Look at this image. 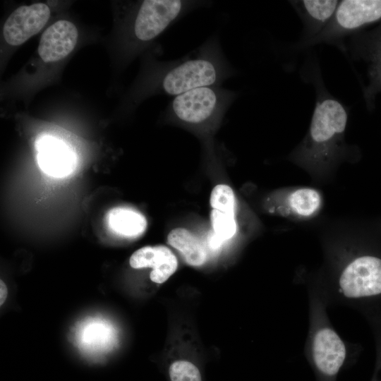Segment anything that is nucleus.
<instances>
[{"label":"nucleus","mask_w":381,"mask_h":381,"mask_svg":"<svg viewBox=\"0 0 381 381\" xmlns=\"http://www.w3.org/2000/svg\"><path fill=\"white\" fill-rule=\"evenodd\" d=\"M303 25V35L298 42H306L318 35L329 23L339 4L337 0L289 1Z\"/></svg>","instance_id":"nucleus-11"},{"label":"nucleus","mask_w":381,"mask_h":381,"mask_svg":"<svg viewBox=\"0 0 381 381\" xmlns=\"http://www.w3.org/2000/svg\"><path fill=\"white\" fill-rule=\"evenodd\" d=\"M211 222L213 233L224 242L232 238L236 232L234 216L213 209Z\"/></svg>","instance_id":"nucleus-17"},{"label":"nucleus","mask_w":381,"mask_h":381,"mask_svg":"<svg viewBox=\"0 0 381 381\" xmlns=\"http://www.w3.org/2000/svg\"><path fill=\"white\" fill-rule=\"evenodd\" d=\"M206 4L200 1H143L135 14L132 33L138 43L149 42L186 13Z\"/></svg>","instance_id":"nucleus-6"},{"label":"nucleus","mask_w":381,"mask_h":381,"mask_svg":"<svg viewBox=\"0 0 381 381\" xmlns=\"http://www.w3.org/2000/svg\"><path fill=\"white\" fill-rule=\"evenodd\" d=\"M35 147L37 164L49 176L63 178L75 170L76 156L64 141L45 135L36 140Z\"/></svg>","instance_id":"nucleus-9"},{"label":"nucleus","mask_w":381,"mask_h":381,"mask_svg":"<svg viewBox=\"0 0 381 381\" xmlns=\"http://www.w3.org/2000/svg\"><path fill=\"white\" fill-rule=\"evenodd\" d=\"M327 270L308 286L327 304L351 307L362 314L381 308V253L373 248L330 249Z\"/></svg>","instance_id":"nucleus-1"},{"label":"nucleus","mask_w":381,"mask_h":381,"mask_svg":"<svg viewBox=\"0 0 381 381\" xmlns=\"http://www.w3.org/2000/svg\"><path fill=\"white\" fill-rule=\"evenodd\" d=\"M75 25L66 20H58L42 35L38 54L44 62H55L67 56L75 48L78 40Z\"/></svg>","instance_id":"nucleus-10"},{"label":"nucleus","mask_w":381,"mask_h":381,"mask_svg":"<svg viewBox=\"0 0 381 381\" xmlns=\"http://www.w3.org/2000/svg\"><path fill=\"white\" fill-rule=\"evenodd\" d=\"M301 75L314 87L315 103L308 131L291 157L305 167L320 170L349 152L344 140L349 109L327 89L315 54L307 59Z\"/></svg>","instance_id":"nucleus-2"},{"label":"nucleus","mask_w":381,"mask_h":381,"mask_svg":"<svg viewBox=\"0 0 381 381\" xmlns=\"http://www.w3.org/2000/svg\"><path fill=\"white\" fill-rule=\"evenodd\" d=\"M169 373L171 381H202L198 368L187 361H176L171 363Z\"/></svg>","instance_id":"nucleus-18"},{"label":"nucleus","mask_w":381,"mask_h":381,"mask_svg":"<svg viewBox=\"0 0 381 381\" xmlns=\"http://www.w3.org/2000/svg\"><path fill=\"white\" fill-rule=\"evenodd\" d=\"M81 327L78 339L80 344L90 351H104L114 339L111 326L104 320L92 319Z\"/></svg>","instance_id":"nucleus-15"},{"label":"nucleus","mask_w":381,"mask_h":381,"mask_svg":"<svg viewBox=\"0 0 381 381\" xmlns=\"http://www.w3.org/2000/svg\"><path fill=\"white\" fill-rule=\"evenodd\" d=\"M8 290L5 283L1 280L0 282V305L2 306L6 299Z\"/></svg>","instance_id":"nucleus-19"},{"label":"nucleus","mask_w":381,"mask_h":381,"mask_svg":"<svg viewBox=\"0 0 381 381\" xmlns=\"http://www.w3.org/2000/svg\"><path fill=\"white\" fill-rule=\"evenodd\" d=\"M50 17V9L42 3L23 6L8 16L3 28L6 42L18 46L39 32Z\"/></svg>","instance_id":"nucleus-8"},{"label":"nucleus","mask_w":381,"mask_h":381,"mask_svg":"<svg viewBox=\"0 0 381 381\" xmlns=\"http://www.w3.org/2000/svg\"><path fill=\"white\" fill-rule=\"evenodd\" d=\"M109 229L123 237H136L146 229L147 220L140 212L127 207H115L107 214Z\"/></svg>","instance_id":"nucleus-14"},{"label":"nucleus","mask_w":381,"mask_h":381,"mask_svg":"<svg viewBox=\"0 0 381 381\" xmlns=\"http://www.w3.org/2000/svg\"><path fill=\"white\" fill-rule=\"evenodd\" d=\"M210 205L214 210L234 216L235 198L231 188L224 184L217 185L211 193Z\"/></svg>","instance_id":"nucleus-16"},{"label":"nucleus","mask_w":381,"mask_h":381,"mask_svg":"<svg viewBox=\"0 0 381 381\" xmlns=\"http://www.w3.org/2000/svg\"><path fill=\"white\" fill-rule=\"evenodd\" d=\"M308 295L309 327L305 354L318 381H336L340 370L355 360L362 348L340 337L328 317V305L310 286Z\"/></svg>","instance_id":"nucleus-3"},{"label":"nucleus","mask_w":381,"mask_h":381,"mask_svg":"<svg viewBox=\"0 0 381 381\" xmlns=\"http://www.w3.org/2000/svg\"><path fill=\"white\" fill-rule=\"evenodd\" d=\"M238 93L219 85L194 88L176 96L168 109V116L183 125L203 128L219 122Z\"/></svg>","instance_id":"nucleus-4"},{"label":"nucleus","mask_w":381,"mask_h":381,"mask_svg":"<svg viewBox=\"0 0 381 381\" xmlns=\"http://www.w3.org/2000/svg\"><path fill=\"white\" fill-rule=\"evenodd\" d=\"M322 204L320 192L308 187L279 191L267 200V207L270 212L299 219L315 217Z\"/></svg>","instance_id":"nucleus-7"},{"label":"nucleus","mask_w":381,"mask_h":381,"mask_svg":"<svg viewBox=\"0 0 381 381\" xmlns=\"http://www.w3.org/2000/svg\"><path fill=\"white\" fill-rule=\"evenodd\" d=\"M381 19V0H342L326 27L313 38L296 43L294 48L303 50L318 44L337 47L346 54L345 39L367 24Z\"/></svg>","instance_id":"nucleus-5"},{"label":"nucleus","mask_w":381,"mask_h":381,"mask_svg":"<svg viewBox=\"0 0 381 381\" xmlns=\"http://www.w3.org/2000/svg\"><path fill=\"white\" fill-rule=\"evenodd\" d=\"M129 263L135 269L152 267L150 279L157 284L167 281L178 266L175 255L164 246L143 247L132 254Z\"/></svg>","instance_id":"nucleus-12"},{"label":"nucleus","mask_w":381,"mask_h":381,"mask_svg":"<svg viewBox=\"0 0 381 381\" xmlns=\"http://www.w3.org/2000/svg\"><path fill=\"white\" fill-rule=\"evenodd\" d=\"M168 243L178 250L186 262L191 266H200L207 260V253L204 244L190 231L176 228L168 234Z\"/></svg>","instance_id":"nucleus-13"}]
</instances>
